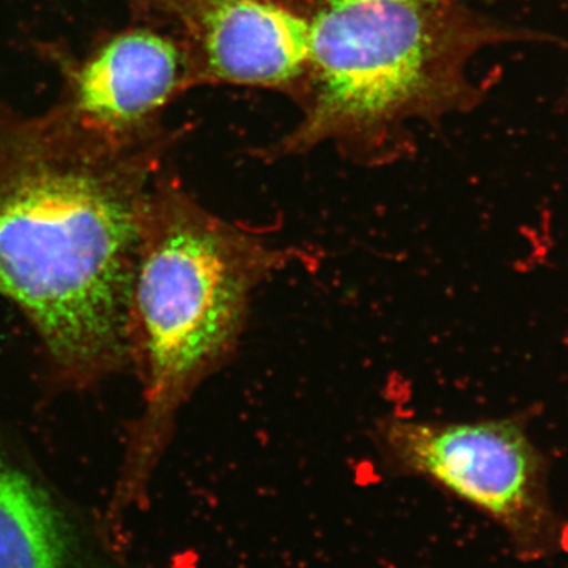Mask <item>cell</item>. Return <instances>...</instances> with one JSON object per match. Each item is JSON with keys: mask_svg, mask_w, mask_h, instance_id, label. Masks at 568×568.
I'll return each mask as SVG.
<instances>
[{"mask_svg": "<svg viewBox=\"0 0 568 568\" xmlns=\"http://www.w3.org/2000/svg\"><path fill=\"white\" fill-rule=\"evenodd\" d=\"M174 136L122 138L67 104L0 100V295L31 323L51 375L84 390L129 368L142 212Z\"/></svg>", "mask_w": 568, "mask_h": 568, "instance_id": "cell-1", "label": "cell"}, {"mask_svg": "<svg viewBox=\"0 0 568 568\" xmlns=\"http://www.w3.org/2000/svg\"><path fill=\"white\" fill-rule=\"evenodd\" d=\"M252 231L223 220L159 175L142 212L129 302V368L141 388L104 521L123 523L151 504L153 478L179 416L209 377L230 364L254 294L293 261Z\"/></svg>", "mask_w": 568, "mask_h": 568, "instance_id": "cell-2", "label": "cell"}, {"mask_svg": "<svg viewBox=\"0 0 568 568\" xmlns=\"http://www.w3.org/2000/svg\"><path fill=\"white\" fill-rule=\"evenodd\" d=\"M310 21L302 118L264 159L332 145L381 166L416 151L414 126H439L480 102L474 58L514 33L465 0H295Z\"/></svg>", "mask_w": 568, "mask_h": 568, "instance_id": "cell-3", "label": "cell"}, {"mask_svg": "<svg viewBox=\"0 0 568 568\" xmlns=\"http://www.w3.org/2000/svg\"><path fill=\"white\" fill-rule=\"evenodd\" d=\"M381 463L495 519L519 545L544 532L540 458L514 422L388 416L372 433Z\"/></svg>", "mask_w": 568, "mask_h": 568, "instance_id": "cell-4", "label": "cell"}, {"mask_svg": "<svg viewBox=\"0 0 568 568\" xmlns=\"http://www.w3.org/2000/svg\"><path fill=\"white\" fill-rule=\"evenodd\" d=\"M134 17L181 41L190 88L244 85L301 106L310 82V21L295 0H133Z\"/></svg>", "mask_w": 568, "mask_h": 568, "instance_id": "cell-5", "label": "cell"}, {"mask_svg": "<svg viewBox=\"0 0 568 568\" xmlns=\"http://www.w3.org/2000/svg\"><path fill=\"white\" fill-rule=\"evenodd\" d=\"M190 89L181 41L141 22L99 41L81 61L65 62L62 103L103 132L149 136L166 130L164 110Z\"/></svg>", "mask_w": 568, "mask_h": 568, "instance_id": "cell-6", "label": "cell"}, {"mask_svg": "<svg viewBox=\"0 0 568 568\" xmlns=\"http://www.w3.org/2000/svg\"><path fill=\"white\" fill-rule=\"evenodd\" d=\"M0 568H140L104 518L70 499L0 433Z\"/></svg>", "mask_w": 568, "mask_h": 568, "instance_id": "cell-7", "label": "cell"}]
</instances>
